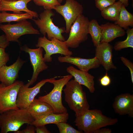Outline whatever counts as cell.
Instances as JSON below:
<instances>
[{"mask_svg": "<svg viewBox=\"0 0 133 133\" xmlns=\"http://www.w3.org/2000/svg\"><path fill=\"white\" fill-rule=\"evenodd\" d=\"M20 50L29 54L33 69V75L31 79L27 84L24 85L29 87L36 81L39 73L47 69L48 66L44 59L43 56V49L42 48L32 49L25 45L20 47Z\"/></svg>", "mask_w": 133, "mask_h": 133, "instance_id": "11", "label": "cell"}, {"mask_svg": "<svg viewBox=\"0 0 133 133\" xmlns=\"http://www.w3.org/2000/svg\"><path fill=\"white\" fill-rule=\"evenodd\" d=\"M112 106L115 113L120 115H128L133 117V95L122 94L115 98Z\"/></svg>", "mask_w": 133, "mask_h": 133, "instance_id": "15", "label": "cell"}, {"mask_svg": "<svg viewBox=\"0 0 133 133\" xmlns=\"http://www.w3.org/2000/svg\"><path fill=\"white\" fill-rule=\"evenodd\" d=\"M120 59L124 65L127 67L130 71L132 82L133 83V63L127 59L123 56L120 57Z\"/></svg>", "mask_w": 133, "mask_h": 133, "instance_id": "31", "label": "cell"}, {"mask_svg": "<svg viewBox=\"0 0 133 133\" xmlns=\"http://www.w3.org/2000/svg\"><path fill=\"white\" fill-rule=\"evenodd\" d=\"M116 0H95L96 7L100 11L114 4Z\"/></svg>", "mask_w": 133, "mask_h": 133, "instance_id": "29", "label": "cell"}, {"mask_svg": "<svg viewBox=\"0 0 133 133\" xmlns=\"http://www.w3.org/2000/svg\"><path fill=\"white\" fill-rule=\"evenodd\" d=\"M28 109L34 120L50 113H55L53 108L49 104L35 98Z\"/></svg>", "mask_w": 133, "mask_h": 133, "instance_id": "20", "label": "cell"}, {"mask_svg": "<svg viewBox=\"0 0 133 133\" xmlns=\"http://www.w3.org/2000/svg\"><path fill=\"white\" fill-rule=\"evenodd\" d=\"M60 133H83L82 131L78 130L66 122H61L56 124Z\"/></svg>", "mask_w": 133, "mask_h": 133, "instance_id": "28", "label": "cell"}, {"mask_svg": "<svg viewBox=\"0 0 133 133\" xmlns=\"http://www.w3.org/2000/svg\"><path fill=\"white\" fill-rule=\"evenodd\" d=\"M65 86L63 90L65 101L75 113L76 117L89 109L86 94L81 85L73 79L69 81Z\"/></svg>", "mask_w": 133, "mask_h": 133, "instance_id": "2", "label": "cell"}, {"mask_svg": "<svg viewBox=\"0 0 133 133\" xmlns=\"http://www.w3.org/2000/svg\"><path fill=\"white\" fill-rule=\"evenodd\" d=\"M32 0H18L8 1L2 0L0 12L10 11L14 13H20L24 12L29 14L33 17L37 18L39 16L35 12L29 10L27 7V4Z\"/></svg>", "mask_w": 133, "mask_h": 133, "instance_id": "17", "label": "cell"}, {"mask_svg": "<svg viewBox=\"0 0 133 133\" xmlns=\"http://www.w3.org/2000/svg\"><path fill=\"white\" fill-rule=\"evenodd\" d=\"M102 29L97 21L93 19L89 21L88 28V32L92 38L94 46L98 45L100 42Z\"/></svg>", "mask_w": 133, "mask_h": 133, "instance_id": "23", "label": "cell"}, {"mask_svg": "<svg viewBox=\"0 0 133 133\" xmlns=\"http://www.w3.org/2000/svg\"><path fill=\"white\" fill-rule=\"evenodd\" d=\"M58 60L60 63H70L76 66L80 70L87 72L90 69L98 68L100 65L99 60L95 57L85 59L71 56H59L58 57Z\"/></svg>", "mask_w": 133, "mask_h": 133, "instance_id": "16", "label": "cell"}, {"mask_svg": "<svg viewBox=\"0 0 133 133\" xmlns=\"http://www.w3.org/2000/svg\"><path fill=\"white\" fill-rule=\"evenodd\" d=\"M0 29L5 33L9 42H16L19 43L18 39L21 36L26 34H40L31 23L27 20L18 22L17 23L6 24H0Z\"/></svg>", "mask_w": 133, "mask_h": 133, "instance_id": "9", "label": "cell"}, {"mask_svg": "<svg viewBox=\"0 0 133 133\" xmlns=\"http://www.w3.org/2000/svg\"><path fill=\"white\" fill-rule=\"evenodd\" d=\"M100 128L96 130L93 133H111V130L108 128Z\"/></svg>", "mask_w": 133, "mask_h": 133, "instance_id": "36", "label": "cell"}, {"mask_svg": "<svg viewBox=\"0 0 133 133\" xmlns=\"http://www.w3.org/2000/svg\"><path fill=\"white\" fill-rule=\"evenodd\" d=\"M95 57L106 71L117 68L113 61V46L109 43H100L96 47Z\"/></svg>", "mask_w": 133, "mask_h": 133, "instance_id": "13", "label": "cell"}, {"mask_svg": "<svg viewBox=\"0 0 133 133\" xmlns=\"http://www.w3.org/2000/svg\"><path fill=\"white\" fill-rule=\"evenodd\" d=\"M34 119L28 109H12L0 114L1 133L18 130L23 124H32Z\"/></svg>", "mask_w": 133, "mask_h": 133, "instance_id": "3", "label": "cell"}, {"mask_svg": "<svg viewBox=\"0 0 133 133\" xmlns=\"http://www.w3.org/2000/svg\"><path fill=\"white\" fill-rule=\"evenodd\" d=\"M125 7L122 4L118 19L115 23L127 29L129 26L133 27V15L129 12Z\"/></svg>", "mask_w": 133, "mask_h": 133, "instance_id": "25", "label": "cell"}, {"mask_svg": "<svg viewBox=\"0 0 133 133\" xmlns=\"http://www.w3.org/2000/svg\"><path fill=\"white\" fill-rule=\"evenodd\" d=\"M127 34L126 39L124 41H117L115 44L114 48L116 51L128 48H133V28H129L127 29Z\"/></svg>", "mask_w": 133, "mask_h": 133, "instance_id": "26", "label": "cell"}, {"mask_svg": "<svg viewBox=\"0 0 133 133\" xmlns=\"http://www.w3.org/2000/svg\"><path fill=\"white\" fill-rule=\"evenodd\" d=\"M53 9L64 18L66 33H69L72 25L83 11L82 5L75 0H66L64 5H56Z\"/></svg>", "mask_w": 133, "mask_h": 133, "instance_id": "10", "label": "cell"}, {"mask_svg": "<svg viewBox=\"0 0 133 133\" xmlns=\"http://www.w3.org/2000/svg\"><path fill=\"white\" fill-rule=\"evenodd\" d=\"M60 3H62L63 0H57Z\"/></svg>", "mask_w": 133, "mask_h": 133, "instance_id": "38", "label": "cell"}, {"mask_svg": "<svg viewBox=\"0 0 133 133\" xmlns=\"http://www.w3.org/2000/svg\"><path fill=\"white\" fill-rule=\"evenodd\" d=\"M117 119L104 115L99 110L89 109L76 116L74 122L79 130L85 133H93L96 130L107 126L115 124Z\"/></svg>", "mask_w": 133, "mask_h": 133, "instance_id": "1", "label": "cell"}, {"mask_svg": "<svg viewBox=\"0 0 133 133\" xmlns=\"http://www.w3.org/2000/svg\"><path fill=\"white\" fill-rule=\"evenodd\" d=\"M50 79L42 80L32 87L29 88L24 84L18 91L16 101L17 106L19 109H28L35 98L40 92V89L46 83L49 82Z\"/></svg>", "mask_w": 133, "mask_h": 133, "instance_id": "12", "label": "cell"}, {"mask_svg": "<svg viewBox=\"0 0 133 133\" xmlns=\"http://www.w3.org/2000/svg\"><path fill=\"white\" fill-rule=\"evenodd\" d=\"M100 26L102 31L100 43H109L117 37L124 36L126 33L124 29L115 23L107 22Z\"/></svg>", "mask_w": 133, "mask_h": 133, "instance_id": "19", "label": "cell"}, {"mask_svg": "<svg viewBox=\"0 0 133 133\" xmlns=\"http://www.w3.org/2000/svg\"><path fill=\"white\" fill-rule=\"evenodd\" d=\"M1 1H2V0H0V8Z\"/></svg>", "mask_w": 133, "mask_h": 133, "instance_id": "39", "label": "cell"}, {"mask_svg": "<svg viewBox=\"0 0 133 133\" xmlns=\"http://www.w3.org/2000/svg\"><path fill=\"white\" fill-rule=\"evenodd\" d=\"M89 21L83 14L73 23L69 32V37L65 41L68 48H76L88 38V28Z\"/></svg>", "mask_w": 133, "mask_h": 133, "instance_id": "7", "label": "cell"}, {"mask_svg": "<svg viewBox=\"0 0 133 133\" xmlns=\"http://www.w3.org/2000/svg\"><path fill=\"white\" fill-rule=\"evenodd\" d=\"M35 132L36 133H50L45 126L35 127Z\"/></svg>", "mask_w": 133, "mask_h": 133, "instance_id": "35", "label": "cell"}, {"mask_svg": "<svg viewBox=\"0 0 133 133\" xmlns=\"http://www.w3.org/2000/svg\"><path fill=\"white\" fill-rule=\"evenodd\" d=\"M67 73L74 78V80L81 85L86 87L91 93L95 91L94 77L88 72L78 70L72 66H70L66 69Z\"/></svg>", "mask_w": 133, "mask_h": 133, "instance_id": "18", "label": "cell"}, {"mask_svg": "<svg viewBox=\"0 0 133 133\" xmlns=\"http://www.w3.org/2000/svg\"><path fill=\"white\" fill-rule=\"evenodd\" d=\"M35 127L32 124H29L26 128L21 130H18L14 132L15 133H35Z\"/></svg>", "mask_w": 133, "mask_h": 133, "instance_id": "33", "label": "cell"}, {"mask_svg": "<svg viewBox=\"0 0 133 133\" xmlns=\"http://www.w3.org/2000/svg\"><path fill=\"white\" fill-rule=\"evenodd\" d=\"M37 47H41L43 49L45 53L43 57L44 61L47 62L52 61L51 56L53 54H59L65 56H71L73 54L70 50L65 41L53 38L50 40L45 35L38 38L37 44L35 45Z\"/></svg>", "mask_w": 133, "mask_h": 133, "instance_id": "6", "label": "cell"}, {"mask_svg": "<svg viewBox=\"0 0 133 133\" xmlns=\"http://www.w3.org/2000/svg\"><path fill=\"white\" fill-rule=\"evenodd\" d=\"M4 0L8 1H13L17 0Z\"/></svg>", "mask_w": 133, "mask_h": 133, "instance_id": "40", "label": "cell"}, {"mask_svg": "<svg viewBox=\"0 0 133 133\" xmlns=\"http://www.w3.org/2000/svg\"><path fill=\"white\" fill-rule=\"evenodd\" d=\"M36 5L42 6L45 10L53 9L56 6L61 5L57 0H33Z\"/></svg>", "mask_w": 133, "mask_h": 133, "instance_id": "27", "label": "cell"}, {"mask_svg": "<svg viewBox=\"0 0 133 133\" xmlns=\"http://www.w3.org/2000/svg\"><path fill=\"white\" fill-rule=\"evenodd\" d=\"M0 14V24L3 23H10L12 21L19 22L30 19H33V17L27 13H9L6 11Z\"/></svg>", "mask_w": 133, "mask_h": 133, "instance_id": "24", "label": "cell"}, {"mask_svg": "<svg viewBox=\"0 0 133 133\" xmlns=\"http://www.w3.org/2000/svg\"><path fill=\"white\" fill-rule=\"evenodd\" d=\"M122 4L119 1L115 2L101 11V16L106 20L116 21L118 17Z\"/></svg>", "mask_w": 133, "mask_h": 133, "instance_id": "22", "label": "cell"}, {"mask_svg": "<svg viewBox=\"0 0 133 133\" xmlns=\"http://www.w3.org/2000/svg\"><path fill=\"white\" fill-rule=\"evenodd\" d=\"M73 77L70 74L55 80L56 77L50 79L48 83L53 84V88L49 93L39 97L38 99L49 104L52 107L55 113L60 114L67 112V109L62 103V94L64 87Z\"/></svg>", "mask_w": 133, "mask_h": 133, "instance_id": "4", "label": "cell"}, {"mask_svg": "<svg viewBox=\"0 0 133 133\" xmlns=\"http://www.w3.org/2000/svg\"><path fill=\"white\" fill-rule=\"evenodd\" d=\"M9 42L7 40L5 35L0 36V47L5 49L9 45Z\"/></svg>", "mask_w": 133, "mask_h": 133, "instance_id": "34", "label": "cell"}, {"mask_svg": "<svg viewBox=\"0 0 133 133\" xmlns=\"http://www.w3.org/2000/svg\"><path fill=\"white\" fill-rule=\"evenodd\" d=\"M54 15V14L51 10H45L40 14L39 18L32 20L41 33L44 35L47 34L49 40L55 38L65 41V39L62 34L66 33V29L64 27L59 28L55 25L51 18Z\"/></svg>", "mask_w": 133, "mask_h": 133, "instance_id": "5", "label": "cell"}, {"mask_svg": "<svg viewBox=\"0 0 133 133\" xmlns=\"http://www.w3.org/2000/svg\"><path fill=\"white\" fill-rule=\"evenodd\" d=\"M101 85L103 86H107L109 85L111 83V79L108 75L106 72L105 75L99 79Z\"/></svg>", "mask_w": 133, "mask_h": 133, "instance_id": "32", "label": "cell"}, {"mask_svg": "<svg viewBox=\"0 0 133 133\" xmlns=\"http://www.w3.org/2000/svg\"><path fill=\"white\" fill-rule=\"evenodd\" d=\"M9 59V55L5 52V49L0 47V68L6 65Z\"/></svg>", "mask_w": 133, "mask_h": 133, "instance_id": "30", "label": "cell"}, {"mask_svg": "<svg viewBox=\"0 0 133 133\" xmlns=\"http://www.w3.org/2000/svg\"><path fill=\"white\" fill-rule=\"evenodd\" d=\"M69 114L67 112L60 114L51 113L34 119L32 124L35 127L51 124H56L60 122H67Z\"/></svg>", "mask_w": 133, "mask_h": 133, "instance_id": "21", "label": "cell"}, {"mask_svg": "<svg viewBox=\"0 0 133 133\" xmlns=\"http://www.w3.org/2000/svg\"><path fill=\"white\" fill-rule=\"evenodd\" d=\"M23 84V82L20 81H16L8 86L0 84V114L18 108L16 103L17 94L20 87Z\"/></svg>", "mask_w": 133, "mask_h": 133, "instance_id": "8", "label": "cell"}, {"mask_svg": "<svg viewBox=\"0 0 133 133\" xmlns=\"http://www.w3.org/2000/svg\"><path fill=\"white\" fill-rule=\"evenodd\" d=\"M25 61L22 60L19 56L12 65H4L0 68V82L6 86L11 85L16 81L18 73Z\"/></svg>", "mask_w": 133, "mask_h": 133, "instance_id": "14", "label": "cell"}, {"mask_svg": "<svg viewBox=\"0 0 133 133\" xmlns=\"http://www.w3.org/2000/svg\"><path fill=\"white\" fill-rule=\"evenodd\" d=\"M125 7H127L129 5L128 0H118Z\"/></svg>", "mask_w": 133, "mask_h": 133, "instance_id": "37", "label": "cell"}]
</instances>
